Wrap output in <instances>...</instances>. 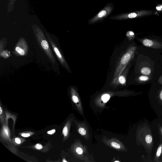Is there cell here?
Wrapping results in <instances>:
<instances>
[{
  "label": "cell",
  "mask_w": 162,
  "mask_h": 162,
  "mask_svg": "<svg viewBox=\"0 0 162 162\" xmlns=\"http://www.w3.org/2000/svg\"><path fill=\"white\" fill-rule=\"evenodd\" d=\"M35 148L37 149H41L43 148V147L41 144H37L35 146Z\"/></svg>",
  "instance_id": "cell-20"
},
{
  "label": "cell",
  "mask_w": 162,
  "mask_h": 162,
  "mask_svg": "<svg viewBox=\"0 0 162 162\" xmlns=\"http://www.w3.org/2000/svg\"><path fill=\"white\" fill-rule=\"evenodd\" d=\"M55 132V130H53L51 131H49L47 132L50 135H52V134H54Z\"/></svg>",
  "instance_id": "cell-23"
},
{
  "label": "cell",
  "mask_w": 162,
  "mask_h": 162,
  "mask_svg": "<svg viewBox=\"0 0 162 162\" xmlns=\"http://www.w3.org/2000/svg\"><path fill=\"white\" fill-rule=\"evenodd\" d=\"M110 98V95L107 94H104L102 96V99L104 103H106Z\"/></svg>",
  "instance_id": "cell-6"
},
{
  "label": "cell",
  "mask_w": 162,
  "mask_h": 162,
  "mask_svg": "<svg viewBox=\"0 0 162 162\" xmlns=\"http://www.w3.org/2000/svg\"><path fill=\"white\" fill-rule=\"evenodd\" d=\"M63 134L65 136H66L68 133V128L67 126H65L63 129Z\"/></svg>",
  "instance_id": "cell-15"
},
{
  "label": "cell",
  "mask_w": 162,
  "mask_h": 162,
  "mask_svg": "<svg viewBox=\"0 0 162 162\" xmlns=\"http://www.w3.org/2000/svg\"><path fill=\"white\" fill-rule=\"evenodd\" d=\"M76 151L77 153L79 155H82L83 153V151L82 149L80 147L77 148Z\"/></svg>",
  "instance_id": "cell-16"
},
{
  "label": "cell",
  "mask_w": 162,
  "mask_h": 162,
  "mask_svg": "<svg viewBox=\"0 0 162 162\" xmlns=\"http://www.w3.org/2000/svg\"><path fill=\"white\" fill-rule=\"evenodd\" d=\"M16 50L21 55H24L25 52L24 50L20 47H17L16 48Z\"/></svg>",
  "instance_id": "cell-9"
},
{
  "label": "cell",
  "mask_w": 162,
  "mask_h": 162,
  "mask_svg": "<svg viewBox=\"0 0 162 162\" xmlns=\"http://www.w3.org/2000/svg\"><path fill=\"white\" fill-rule=\"evenodd\" d=\"M153 13L151 11H142L133 12L129 14L120 16L116 18L118 19L133 18L139 17H142L151 14Z\"/></svg>",
  "instance_id": "cell-1"
},
{
  "label": "cell",
  "mask_w": 162,
  "mask_h": 162,
  "mask_svg": "<svg viewBox=\"0 0 162 162\" xmlns=\"http://www.w3.org/2000/svg\"><path fill=\"white\" fill-rule=\"evenodd\" d=\"M21 135L24 138H27V137H28L30 136V134L28 133H23Z\"/></svg>",
  "instance_id": "cell-21"
},
{
  "label": "cell",
  "mask_w": 162,
  "mask_h": 162,
  "mask_svg": "<svg viewBox=\"0 0 162 162\" xmlns=\"http://www.w3.org/2000/svg\"><path fill=\"white\" fill-rule=\"evenodd\" d=\"M149 77L146 76H141L139 77V79L141 81H145L148 80Z\"/></svg>",
  "instance_id": "cell-14"
},
{
  "label": "cell",
  "mask_w": 162,
  "mask_h": 162,
  "mask_svg": "<svg viewBox=\"0 0 162 162\" xmlns=\"http://www.w3.org/2000/svg\"><path fill=\"white\" fill-rule=\"evenodd\" d=\"M145 140L146 142L148 144H151L152 141V136L151 135H147L145 137Z\"/></svg>",
  "instance_id": "cell-8"
},
{
  "label": "cell",
  "mask_w": 162,
  "mask_h": 162,
  "mask_svg": "<svg viewBox=\"0 0 162 162\" xmlns=\"http://www.w3.org/2000/svg\"><path fill=\"white\" fill-rule=\"evenodd\" d=\"M160 97L161 100L162 101V90L160 93Z\"/></svg>",
  "instance_id": "cell-25"
},
{
  "label": "cell",
  "mask_w": 162,
  "mask_h": 162,
  "mask_svg": "<svg viewBox=\"0 0 162 162\" xmlns=\"http://www.w3.org/2000/svg\"><path fill=\"white\" fill-rule=\"evenodd\" d=\"M111 145L112 146V147L117 149H119L120 148V145L116 142H112Z\"/></svg>",
  "instance_id": "cell-10"
},
{
  "label": "cell",
  "mask_w": 162,
  "mask_h": 162,
  "mask_svg": "<svg viewBox=\"0 0 162 162\" xmlns=\"http://www.w3.org/2000/svg\"><path fill=\"white\" fill-rule=\"evenodd\" d=\"M141 73L144 75H149L151 73V70L150 68L148 67H144L141 70Z\"/></svg>",
  "instance_id": "cell-4"
},
{
  "label": "cell",
  "mask_w": 162,
  "mask_h": 162,
  "mask_svg": "<svg viewBox=\"0 0 162 162\" xmlns=\"http://www.w3.org/2000/svg\"><path fill=\"white\" fill-rule=\"evenodd\" d=\"M2 113V110L1 107H0V114L1 115Z\"/></svg>",
  "instance_id": "cell-26"
},
{
  "label": "cell",
  "mask_w": 162,
  "mask_h": 162,
  "mask_svg": "<svg viewBox=\"0 0 162 162\" xmlns=\"http://www.w3.org/2000/svg\"><path fill=\"white\" fill-rule=\"evenodd\" d=\"M129 33L130 35L131 36H134V34L132 32H129Z\"/></svg>",
  "instance_id": "cell-24"
},
{
  "label": "cell",
  "mask_w": 162,
  "mask_h": 162,
  "mask_svg": "<svg viewBox=\"0 0 162 162\" xmlns=\"http://www.w3.org/2000/svg\"><path fill=\"white\" fill-rule=\"evenodd\" d=\"M111 11V7H108L106 8L103 10L101 11L94 18H93L91 21V22L93 23L98 21L99 19L104 17L106 16Z\"/></svg>",
  "instance_id": "cell-2"
},
{
  "label": "cell",
  "mask_w": 162,
  "mask_h": 162,
  "mask_svg": "<svg viewBox=\"0 0 162 162\" xmlns=\"http://www.w3.org/2000/svg\"><path fill=\"white\" fill-rule=\"evenodd\" d=\"M131 57L130 54L128 53H127L124 55L122 58L121 62L122 64H125L129 61Z\"/></svg>",
  "instance_id": "cell-3"
},
{
  "label": "cell",
  "mask_w": 162,
  "mask_h": 162,
  "mask_svg": "<svg viewBox=\"0 0 162 162\" xmlns=\"http://www.w3.org/2000/svg\"><path fill=\"white\" fill-rule=\"evenodd\" d=\"M144 45L147 47H151L153 45V43L152 40L149 39H145L143 42Z\"/></svg>",
  "instance_id": "cell-5"
},
{
  "label": "cell",
  "mask_w": 162,
  "mask_h": 162,
  "mask_svg": "<svg viewBox=\"0 0 162 162\" xmlns=\"http://www.w3.org/2000/svg\"><path fill=\"white\" fill-rule=\"evenodd\" d=\"M115 162H119V161H115Z\"/></svg>",
  "instance_id": "cell-28"
},
{
  "label": "cell",
  "mask_w": 162,
  "mask_h": 162,
  "mask_svg": "<svg viewBox=\"0 0 162 162\" xmlns=\"http://www.w3.org/2000/svg\"><path fill=\"white\" fill-rule=\"evenodd\" d=\"M79 132L80 134L82 135H85L86 134V130L82 128H80L79 129Z\"/></svg>",
  "instance_id": "cell-12"
},
{
  "label": "cell",
  "mask_w": 162,
  "mask_h": 162,
  "mask_svg": "<svg viewBox=\"0 0 162 162\" xmlns=\"http://www.w3.org/2000/svg\"><path fill=\"white\" fill-rule=\"evenodd\" d=\"M119 80L120 83L122 84H124L126 82L125 78L123 76H121L119 77Z\"/></svg>",
  "instance_id": "cell-11"
},
{
  "label": "cell",
  "mask_w": 162,
  "mask_h": 162,
  "mask_svg": "<svg viewBox=\"0 0 162 162\" xmlns=\"http://www.w3.org/2000/svg\"><path fill=\"white\" fill-rule=\"evenodd\" d=\"M3 132L5 136H9L8 131L7 128H4L3 130Z\"/></svg>",
  "instance_id": "cell-19"
},
{
  "label": "cell",
  "mask_w": 162,
  "mask_h": 162,
  "mask_svg": "<svg viewBox=\"0 0 162 162\" xmlns=\"http://www.w3.org/2000/svg\"><path fill=\"white\" fill-rule=\"evenodd\" d=\"M72 100L75 103H77L79 102V99L77 96L74 95L72 97Z\"/></svg>",
  "instance_id": "cell-18"
},
{
  "label": "cell",
  "mask_w": 162,
  "mask_h": 162,
  "mask_svg": "<svg viewBox=\"0 0 162 162\" xmlns=\"http://www.w3.org/2000/svg\"><path fill=\"white\" fill-rule=\"evenodd\" d=\"M15 141L17 143V144H19L21 143L20 140L18 138H16L15 139Z\"/></svg>",
  "instance_id": "cell-22"
},
{
  "label": "cell",
  "mask_w": 162,
  "mask_h": 162,
  "mask_svg": "<svg viewBox=\"0 0 162 162\" xmlns=\"http://www.w3.org/2000/svg\"><path fill=\"white\" fill-rule=\"evenodd\" d=\"M162 147L161 146L159 147L158 149L157 153V156L158 157H159L161 153Z\"/></svg>",
  "instance_id": "cell-17"
},
{
  "label": "cell",
  "mask_w": 162,
  "mask_h": 162,
  "mask_svg": "<svg viewBox=\"0 0 162 162\" xmlns=\"http://www.w3.org/2000/svg\"><path fill=\"white\" fill-rule=\"evenodd\" d=\"M63 162H67V161L66 160H65V159H64L63 161Z\"/></svg>",
  "instance_id": "cell-27"
},
{
  "label": "cell",
  "mask_w": 162,
  "mask_h": 162,
  "mask_svg": "<svg viewBox=\"0 0 162 162\" xmlns=\"http://www.w3.org/2000/svg\"><path fill=\"white\" fill-rule=\"evenodd\" d=\"M161 132H162V130H161Z\"/></svg>",
  "instance_id": "cell-29"
},
{
  "label": "cell",
  "mask_w": 162,
  "mask_h": 162,
  "mask_svg": "<svg viewBox=\"0 0 162 162\" xmlns=\"http://www.w3.org/2000/svg\"><path fill=\"white\" fill-rule=\"evenodd\" d=\"M41 45L43 48L45 49H47L49 48L48 43L45 40H43L42 42Z\"/></svg>",
  "instance_id": "cell-7"
},
{
  "label": "cell",
  "mask_w": 162,
  "mask_h": 162,
  "mask_svg": "<svg viewBox=\"0 0 162 162\" xmlns=\"http://www.w3.org/2000/svg\"><path fill=\"white\" fill-rule=\"evenodd\" d=\"M54 51L57 54L58 57L60 58H61L62 56L60 54V52H59L58 49L56 47H55L54 49Z\"/></svg>",
  "instance_id": "cell-13"
}]
</instances>
